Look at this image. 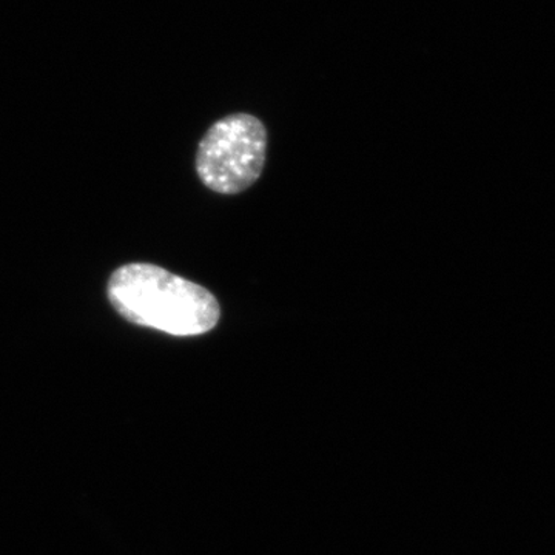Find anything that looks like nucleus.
<instances>
[{"label":"nucleus","instance_id":"obj_2","mask_svg":"<svg viewBox=\"0 0 555 555\" xmlns=\"http://www.w3.org/2000/svg\"><path fill=\"white\" fill-rule=\"evenodd\" d=\"M268 150L264 124L247 113H235L215 122L196 155L203 184L222 195L250 189L261 177Z\"/></svg>","mask_w":555,"mask_h":555},{"label":"nucleus","instance_id":"obj_1","mask_svg":"<svg viewBox=\"0 0 555 555\" xmlns=\"http://www.w3.org/2000/svg\"><path fill=\"white\" fill-rule=\"evenodd\" d=\"M107 294L130 323L175 337L207 334L221 318L218 299L206 287L145 262L115 270Z\"/></svg>","mask_w":555,"mask_h":555}]
</instances>
